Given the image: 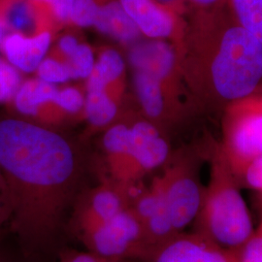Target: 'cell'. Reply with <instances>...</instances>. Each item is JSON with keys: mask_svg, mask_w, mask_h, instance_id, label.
Returning <instances> with one entry per match:
<instances>
[{"mask_svg": "<svg viewBox=\"0 0 262 262\" xmlns=\"http://www.w3.org/2000/svg\"><path fill=\"white\" fill-rule=\"evenodd\" d=\"M176 51L184 84L197 109L223 113L262 85V44L226 6L191 11Z\"/></svg>", "mask_w": 262, "mask_h": 262, "instance_id": "1", "label": "cell"}, {"mask_svg": "<svg viewBox=\"0 0 262 262\" xmlns=\"http://www.w3.org/2000/svg\"><path fill=\"white\" fill-rule=\"evenodd\" d=\"M0 171L19 233L34 232L42 199L66 190L75 177L73 147L56 131L19 117L0 119Z\"/></svg>", "mask_w": 262, "mask_h": 262, "instance_id": "2", "label": "cell"}, {"mask_svg": "<svg viewBox=\"0 0 262 262\" xmlns=\"http://www.w3.org/2000/svg\"><path fill=\"white\" fill-rule=\"evenodd\" d=\"M208 151L210 180L195 219L196 232L234 252L253 234V222L220 144H213Z\"/></svg>", "mask_w": 262, "mask_h": 262, "instance_id": "3", "label": "cell"}, {"mask_svg": "<svg viewBox=\"0 0 262 262\" xmlns=\"http://www.w3.org/2000/svg\"><path fill=\"white\" fill-rule=\"evenodd\" d=\"M220 146L236 180L244 168L262 156V93L229 104L223 112V141Z\"/></svg>", "mask_w": 262, "mask_h": 262, "instance_id": "4", "label": "cell"}, {"mask_svg": "<svg viewBox=\"0 0 262 262\" xmlns=\"http://www.w3.org/2000/svg\"><path fill=\"white\" fill-rule=\"evenodd\" d=\"M200 159L196 152L182 151L157 178L177 233L195 221L202 204L205 188L199 177Z\"/></svg>", "mask_w": 262, "mask_h": 262, "instance_id": "5", "label": "cell"}, {"mask_svg": "<svg viewBox=\"0 0 262 262\" xmlns=\"http://www.w3.org/2000/svg\"><path fill=\"white\" fill-rule=\"evenodd\" d=\"M129 121L132 147L123 181L125 186L162 166L170 159V145L163 129L142 113L133 114Z\"/></svg>", "mask_w": 262, "mask_h": 262, "instance_id": "6", "label": "cell"}, {"mask_svg": "<svg viewBox=\"0 0 262 262\" xmlns=\"http://www.w3.org/2000/svg\"><path fill=\"white\" fill-rule=\"evenodd\" d=\"M133 86L141 113L161 129L183 120L187 107L179 94L146 72L133 70Z\"/></svg>", "mask_w": 262, "mask_h": 262, "instance_id": "7", "label": "cell"}, {"mask_svg": "<svg viewBox=\"0 0 262 262\" xmlns=\"http://www.w3.org/2000/svg\"><path fill=\"white\" fill-rule=\"evenodd\" d=\"M128 61L133 70L146 72L179 94L186 86L175 46L166 40H140L128 47Z\"/></svg>", "mask_w": 262, "mask_h": 262, "instance_id": "8", "label": "cell"}, {"mask_svg": "<svg viewBox=\"0 0 262 262\" xmlns=\"http://www.w3.org/2000/svg\"><path fill=\"white\" fill-rule=\"evenodd\" d=\"M142 35L148 39L168 40L178 49L187 20L156 0H119Z\"/></svg>", "mask_w": 262, "mask_h": 262, "instance_id": "9", "label": "cell"}, {"mask_svg": "<svg viewBox=\"0 0 262 262\" xmlns=\"http://www.w3.org/2000/svg\"><path fill=\"white\" fill-rule=\"evenodd\" d=\"M151 262H235L232 252L198 232L174 235L154 248Z\"/></svg>", "mask_w": 262, "mask_h": 262, "instance_id": "10", "label": "cell"}, {"mask_svg": "<svg viewBox=\"0 0 262 262\" xmlns=\"http://www.w3.org/2000/svg\"><path fill=\"white\" fill-rule=\"evenodd\" d=\"M92 242L102 256H119L136 247H148L140 221L133 210H123L96 228Z\"/></svg>", "mask_w": 262, "mask_h": 262, "instance_id": "11", "label": "cell"}, {"mask_svg": "<svg viewBox=\"0 0 262 262\" xmlns=\"http://www.w3.org/2000/svg\"><path fill=\"white\" fill-rule=\"evenodd\" d=\"M57 92L56 84L44 82L37 77L30 78L21 82L7 104L21 119L40 124L58 123L63 120L56 107Z\"/></svg>", "mask_w": 262, "mask_h": 262, "instance_id": "12", "label": "cell"}, {"mask_svg": "<svg viewBox=\"0 0 262 262\" xmlns=\"http://www.w3.org/2000/svg\"><path fill=\"white\" fill-rule=\"evenodd\" d=\"M133 211L140 221L149 251L177 234L157 179L150 189L137 198Z\"/></svg>", "mask_w": 262, "mask_h": 262, "instance_id": "13", "label": "cell"}, {"mask_svg": "<svg viewBox=\"0 0 262 262\" xmlns=\"http://www.w3.org/2000/svg\"><path fill=\"white\" fill-rule=\"evenodd\" d=\"M0 20L7 33L33 36L54 30L56 21L35 0H0Z\"/></svg>", "mask_w": 262, "mask_h": 262, "instance_id": "14", "label": "cell"}, {"mask_svg": "<svg viewBox=\"0 0 262 262\" xmlns=\"http://www.w3.org/2000/svg\"><path fill=\"white\" fill-rule=\"evenodd\" d=\"M53 41V31L46 30L33 36L7 33L0 46L2 56L23 74L36 71L47 56Z\"/></svg>", "mask_w": 262, "mask_h": 262, "instance_id": "15", "label": "cell"}, {"mask_svg": "<svg viewBox=\"0 0 262 262\" xmlns=\"http://www.w3.org/2000/svg\"><path fill=\"white\" fill-rule=\"evenodd\" d=\"M100 33L128 48L140 41L142 33L123 10L119 0H99L94 26Z\"/></svg>", "mask_w": 262, "mask_h": 262, "instance_id": "16", "label": "cell"}, {"mask_svg": "<svg viewBox=\"0 0 262 262\" xmlns=\"http://www.w3.org/2000/svg\"><path fill=\"white\" fill-rule=\"evenodd\" d=\"M125 62L114 48H101L97 53L91 74L97 77L105 85L106 92L121 103L125 90Z\"/></svg>", "mask_w": 262, "mask_h": 262, "instance_id": "17", "label": "cell"}, {"mask_svg": "<svg viewBox=\"0 0 262 262\" xmlns=\"http://www.w3.org/2000/svg\"><path fill=\"white\" fill-rule=\"evenodd\" d=\"M131 146L132 140L128 122L114 123L104 134V150L109 166L115 178L122 183L130 158Z\"/></svg>", "mask_w": 262, "mask_h": 262, "instance_id": "18", "label": "cell"}, {"mask_svg": "<svg viewBox=\"0 0 262 262\" xmlns=\"http://www.w3.org/2000/svg\"><path fill=\"white\" fill-rule=\"evenodd\" d=\"M123 210L124 201L120 192L113 187H100L94 192L90 207L85 211L83 220L84 227L91 234Z\"/></svg>", "mask_w": 262, "mask_h": 262, "instance_id": "19", "label": "cell"}, {"mask_svg": "<svg viewBox=\"0 0 262 262\" xmlns=\"http://www.w3.org/2000/svg\"><path fill=\"white\" fill-rule=\"evenodd\" d=\"M119 105L105 90L86 91L84 118L94 128L107 127L117 119Z\"/></svg>", "mask_w": 262, "mask_h": 262, "instance_id": "20", "label": "cell"}, {"mask_svg": "<svg viewBox=\"0 0 262 262\" xmlns=\"http://www.w3.org/2000/svg\"><path fill=\"white\" fill-rule=\"evenodd\" d=\"M235 20L262 44V0H226Z\"/></svg>", "mask_w": 262, "mask_h": 262, "instance_id": "21", "label": "cell"}, {"mask_svg": "<svg viewBox=\"0 0 262 262\" xmlns=\"http://www.w3.org/2000/svg\"><path fill=\"white\" fill-rule=\"evenodd\" d=\"M56 103L63 121L78 118L84 116L85 94L81 86L66 85L58 89Z\"/></svg>", "mask_w": 262, "mask_h": 262, "instance_id": "22", "label": "cell"}, {"mask_svg": "<svg viewBox=\"0 0 262 262\" xmlns=\"http://www.w3.org/2000/svg\"><path fill=\"white\" fill-rule=\"evenodd\" d=\"M71 79H88L91 75L94 64V50L85 43H80L73 54L66 60Z\"/></svg>", "mask_w": 262, "mask_h": 262, "instance_id": "23", "label": "cell"}, {"mask_svg": "<svg viewBox=\"0 0 262 262\" xmlns=\"http://www.w3.org/2000/svg\"><path fill=\"white\" fill-rule=\"evenodd\" d=\"M35 72L37 78L50 84H63L71 80L66 61L53 55H47Z\"/></svg>", "mask_w": 262, "mask_h": 262, "instance_id": "24", "label": "cell"}, {"mask_svg": "<svg viewBox=\"0 0 262 262\" xmlns=\"http://www.w3.org/2000/svg\"><path fill=\"white\" fill-rule=\"evenodd\" d=\"M23 81L19 70L0 56V103H9Z\"/></svg>", "mask_w": 262, "mask_h": 262, "instance_id": "25", "label": "cell"}, {"mask_svg": "<svg viewBox=\"0 0 262 262\" xmlns=\"http://www.w3.org/2000/svg\"><path fill=\"white\" fill-rule=\"evenodd\" d=\"M99 9V0H74L70 24L78 28L94 27Z\"/></svg>", "mask_w": 262, "mask_h": 262, "instance_id": "26", "label": "cell"}, {"mask_svg": "<svg viewBox=\"0 0 262 262\" xmlns=\"http://www.w3.org/2000/svg\"><path fill=\"white\" fill-rule=\"evenodd\" d=\"M232 253L235 262H262V234L254 229L252 236Z\"/></svg>", "mask_w": 262, "mask_h": 262, "instance_id": "27", "label": "cell"}, {"mask_svg": "<svg viewBox=\"0 0 262 262\" xmlns=\"http://www.w3.org/2000/svg\"><path fill=\"white\" fill-rule=\"evenodd\" d=\"M237 182L260 193L262 197V156L252 160L245 168Z\"/></svg>", "mask_w": 262, "mask_h": 262, "instance_id": "28", "label": "cell"}, {"mask_svg": "<svg viewBox=\"0 0 262 262\" xmlns=\"http://www.w3.org/2000/svg\"><path fill=\"white\" fill-rule=\"evenodd\" d=\"M47 9L56 26L70 24V15L74 0H35Z\"/></svg>", "mask_w": 262, "mask_h": 262, "instance_id": "29", "label": "cell"}, {"mask_svg": "<svg viewBox=\"0 0 262 262\" xmlns=\"http://www.w3.org/2000/svg\"><path fill=\"white\" fill-rule=\"evenodd\" d=\"M80 45V41L73 33H66L58 39L56 47L50 55L56 56L66 61L73 54L77 47Z\"/></svg>", "mask_w": 262, "mask_h": 262, "instance_id": "30", "label": "cell"}, {"mask_svg": "<svg viewBox=\"0 0 262 262\" xmlns=\"http://www.w3.org/2000/svg\"><path fill=\"white\" fill-rule=\"evenodd\" d=\"M192 11L220 9L226 6V0H188Z\"/></svg>", "mask_w": 262, "mask_h": 262, "instance_id": "31", "label": "cell"}, {"mask_svg": "<svg viewBox=\"0 0 262 262\" xmlns=\"http://www.w3.org/2000/svg\"><path fill=\"white\" fill-rule=\"evenodd\" d=\"M160 5L173 11L180 16H184L188 10V0H156Z\"/></svg>", "mask_w": 262, "mask_h": 262, "instance_id": "32", "label": "cell"}, {"mask_svg": "<svg viewBox=\"0 0 262 262\" xmlns=\"http://www.w3.org/2000/svg\"><path fill=\"white\" fill-rule=\"evenodd\" d=\"M70 262H106L101 258H98L90 254H80L75 256Z\"/></svg>", "mask_w": 262, "mask_h": 262, "instance_id": "33", "label": "cell"}, {"mask_svg": "<svg viewBox=\"0 0 262 262\" xmlns=\"http://www.w3.org/2000/svg\"><path fill=\"white\" fill-rule=\"evenodd\" d=\"M6 34H7V30H6V28L4 27V25L2 24V21L0 20V46H1L2 42H3V39L6 36Z\"/></svg>", "mask_w": 262, "mask_h": 262, "instance_id": "34", "label": "cell"}, {"mask_svg": "<svg viewBox=\"0 0 262 262\" xmlns=\"http://www.w3.org/2000/svg\"><path fill=\"white\" fill-rule=\"evenodd\" d=\"M256 231H258L260 234H262V222L260 223V225H259V226H258V228L257 229H255Z\"/></svg>", "mask_w": 262, "mask_h": 262, "instance_id": "35", "label": "cell"}, {"mask_svg": "<svg viewBox=\"0 0 262 262\" xmlns=\"http://www.w3.org/2000/svg\"><path fill=\"white\" fill-rule=\"evenodd\" d=\"M0 185H3V177H2L1 171H0Z\"/></svg>", "mask_w": 262, "mask_h": 262, "instance_id": "36", "label": "cell"}, {"mask_svg": "<svg viewBox=\"0 0 262 262\" xmlns=\"http://www.w3.org/2000/svg\"><path fill=\"white\" fill-rule=\"evenodd\" d=\"M259 89H260V91H261V93H262V85H261V86H260V88H259Z\"/></svg>", "mask_w": 262, "mask_h": 262, "instance_id": "37", "label": "cell"}]
</instances>
